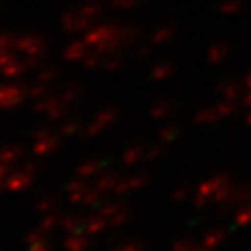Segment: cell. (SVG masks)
<instances>
[{
    "instance_id": "ba28073f",
    "label": "cell",
    "mask_w": 251,
    "mask_h": 251,
    "mask_svg": "<svg viewBox=\"0 0 251 251\" xmlns=\"http://www.w3.org/2000/svg\"><path fill=\"white\" fill-rule=\"evenodd\" d=\"M28 251H50V250H49V246L45 242H37V244H32V248Z\"/></svg>"
},
{
    "instance_id": "3957f363",
    "label": "cell",
    "mask_w": 251,
    "mask_h": 251,
    "mask_svg": "<svg viewBox=\"0 0 251 251\" xmlns=\"http://www.w3.org/2000/svg\"><path fill=\"white\" fill-rule=\"evenodd\" d=\"M54 208V199L52 198H43L37 201L36 205V210L37 212H41V214H47V212H50Z\"/></svg>"
},
{
    "instance_id": "6da1fadb",
    "label": "cell",
    "mask_w": 251,
    "mask_h": 251,
    "mask_svg": "<svg viewBox=\"0 0 251 251\" xmlns=\"http://www.w3.org/2000/svg\"><path fill=\"white\" fill-rule=\"evenodd\" d=\"M32 182H34V173H28V171L21 170L17 173H11L8 177V180H6V190L21 192V190H26Z\"/></svg>"
},
{
    "instance_id": "8992f818",
    "label": "cell",
    "mask_w": 251,
    "mask_h": 251,
    "mask_svg": "<svg viewBox=\"0 0 251 251\" xmlns=\"http://www.w3.org/2000/svg\"><path fill=\"white\" fill-rule=\"evenodd\" d=\"M52 149H54L52 142H43V144H37L36 145V152H37V154H47V152H50Z\"/></svg>"
},
{
    "instance_id": "277c9868",
    "label": "cell",
    "mask_w": 251,
    "mask_h": 251,
    "mask_svg": "<svg viewBox=\"0 0 251 251\" xmlns=\"http://www.w3.org/2000/svg\"><path fill=\"white\" fill-rule=\"evenodd\" d=\"M58 222H60L58 216H45V218L41 220V225H39V227H41L43 231H47V233H50L54 227L58 225Z\"/></svg>"
},
{
    "instance_id": "5b68a950",
    "label": "cell",
    "mask_w": 251,
    "mask_h": 251,
    "mask_svg": "<svg viewBox=\"0 0 251 251\" xmlns=\"http://www.w3.org/2000/svg\"><path fill=\"white\" fill-rule=\"evenodd\" d=\"M45 236H47V231H43L41 227H39V231H32V233L26 236V244H37V242H43L45 240Z\"/></svg>"
},
{
    "instance_id": "52a82bcc",
    "label": "cell",
    "mask_w": 251,
    "mask_h": 251,
    "mask_svg": "<svg viewBox=\"0 0 251 251\" xmlns=\"http://www.w3.org/2000/svg\"><path fill=\"white\" fill-rule=\"evenodd\" d=\"M21 170L28 171V173H36V171H37V162H32V160L25 162V164H23V168H21Z\"/></svg>"
},
{
    "instance_id": "7a4b0ae2",
    "label": "cell",
    "mask_w": 251,
    "mask_h": 251,
    "mask_svg": "<svg viewBox=\"0 0 251 251\" xmlns=\"http://www.w3.org/2000/svg\"><path fill=\"white\" fill-rule=\"evenodd\" d=\"M21 154H23V151L19 147L4 149V151H0V164H15L21 158Z\"/></svg>"
},
{
    "instance_id": "9c48e42d",
    "label": "cell",
    "mask_w": 251,
    "mask_h": 251,
    "mask_svg": "<svg viewBox=\"0 0 251 251\" xmlns=\"http://www.w3.org/2000/svg\"><path fill=\"white\" fill-rule=\"evenodd\" d=\"M6 177H0V192H2V190H6Z\"/></svg>"
}]
</instances>
